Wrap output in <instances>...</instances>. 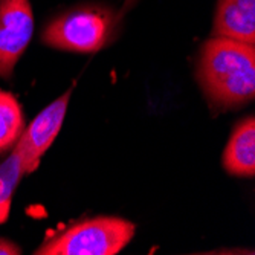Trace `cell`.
I'll use <instances>...</instances> for the list:
<instances>
[{"instance_id":"6da1fadb","label":"cell","mask_w":255,"mask_h":255,"mask_svg":"<svg viewBox=\"0 0 255 255\" xmlns=\"http://www.w3.org/2000/svg\"><path fill=\"white\" fill-rule=\"evenodd\" d=\"M196 74L213 107L239 109L255 97V46L211 37L200 49Z\"/></svg>"},{"instance_id":"7a4b0ae2","label":"cell","mask_w":255,"mask_h":255,"mask_svg":"<svg viewBox=\"0 0 255 255\" xmlns=\"http://www.w3.org/2000/svg\"><path fill=\"white\" fill-rule=\"evenodd\" d=\"M118 17L106 5L86 3L51 18L41 31V41L54 49L90 54L113 41Z\"/></svg>"},{"instance_id":"3957f363","label":"cell","mask_w":255,"mask_h":255,"mask_svg":"<svg viewBox=\"0 0 255 255\" xmlns=\"http://www.w3.org/2000/svg\"><path fill=\"white\" fill-rule=\"evenodd\" d=\"M136 226L121 217L81 220L46 240L37 255H117L133 239Z\"/></svg>"},{"instance_id":"277c9868","label":"cell","mask_w":255,"mask_h":255,"mask_svg":"<svg viewBox=\"0 0 255 255\" xmlns=\"http://www.w3.org/2000/svg\"><path fill=\"white\" fill-rule=\"evenodd\" d=\"M34 34L29 0H0V77L11 78Z\"/></svg>"},{"instance_id":"5b68a950","label":"cell","mask_w":255,"mask_h":255,"mask_svg":"<svg viewBox=\"0 0 255 255\" xmlns=\"http://www.w3.org/2000/svg\"><path fill=\"white\" fill-rule=\"evenodd\" d=\"M69 100H71V90H67L58 100L43 109L28 128L23 130L20 139L15 142V147L20 150L26 174L32 173L38 167L41 156L55 141L64 123Z\"/></svg>"},{"instance_id":"8992f818","label":"cell","mask_w":255,"mask_h":255,"mask_svg":"<svg viewBox=\"0 0 255 255\" xmlns=\"http://www.w3.org/2000/svg\"><path fill=\"white\" fill-rule=\"evenodd\" d=\"M211 34L255 44V0H217Z\"/></svg>"},{"instance_id":"52a82bcc","label":"cell","mask_w":255,"mask_h":255,"mask_svg":"<svg viewBox=\"0 0 255 255\" xmlns=\"http://www.w3.org/2000/svg\"><path fill=\"white\" fill-rule=\"evenodd\" d=\"M223 168L231 176L254 177L255 174V120L248 117L239 123L223 153Z\"/></svg>"},{"instance_id":"ba28073f","label":"cell","mask_w":255,"mask_h":255,"mask_svg":"<svg viewBox=\"0 0 255 255\" xmlns=\"http://www.w3.org/2000/svg\"><path fill=\"white\" fill-rule=\"evenodd\" d=\"M25 130L23 112L9 92L0 90V153L11 150Z\"/></svg>"},{"instance_id":"9c48e42d","label":"cell","mask_w":255,"mask_h":255,"mask_svg":"<svg viewBox=\"0 0 255 255\" xmlns=\"http://www.w3.org/2000/svg\"><path fill=\"white\" fill-rule=\"evenodd\" d=\"M12 148V153L0 164V225L8 220L15 188L26 174L20 150L15 145Z\"/></svg>"},{"instance_id":"30bf717a","label":"cell","mask_w":255,"mask_h":255,"mask_svg":"<svg viewBox=\"0 0 255 255\" xmlns=\"http://www.w3.org/2000/svg\"><path fill=\"white\" fill-rule=\"evenodd\" d=\"M21 249L8 239H0V255H18Z\"/></svg>"}]
</instances>
